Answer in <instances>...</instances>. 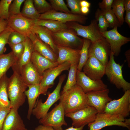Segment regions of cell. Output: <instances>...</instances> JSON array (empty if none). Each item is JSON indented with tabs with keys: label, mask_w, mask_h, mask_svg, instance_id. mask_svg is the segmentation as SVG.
<instances>
[{
	"label": "cell",
	"mask_w": 130,
	"mask_h": 130,
	"mask_svg": "<svg viewBox=\"0 0 130 130\" xmlns=\"http://www.w3.org/2000/svg\"><path fill=\"white\" fill-rule=\"evenodd\" d=\"M59 100L64 107L65 115L75 112L88 106L86 94L77 84L61 94Z\"/></svg>",
	"instance_id": "cell-1"
},
{
	"label": "cell",
	"mask_w": 130,
	"mask_h": 130,
	"mask_svg": "<svg viewBox=\"0 0 130 130\" xmlns=\"http://www.w3.org/2000/svg\"><path fill=\"white\" fill-rule=\"evenodd\" d=\"M13 72L8 78L7 92L11 108L18 109L25 102L26 96L25 93L28 86L20 74L16 71Z\"/></svg>",
	"instance_id": "cell-2"
},
{
	"label": "cell",
	"mask_w": 130,
	"mask_h": 130,
	"mask_svg": "<svg viewBox=\"0 0 130 130\" xmlns=\"http://www.w3.org/2000/svg\"><path fill=\"white\" fill-rule=\"evenodd\" d=\"M114 55L110 52L109 60L106 66L105 74L110 82L119 89H122L124 92L130 90V83L123 77L122 69L123 65H120L115 61Z\"/></svg>",
	"instance_id": "cell-3"
},
{
	"label": "cell",
	"mask_w": 130,
	"mask_h": 130,
	"mask_svg": "<svg viewBox=\"0 0 130 130\" xmlns=\"http://www.w3.org/2000/svg\"><path fill=\"white\" fill-rule=\"evenodd\" d=\"M53 42L59 46L80 50L83 46V39L79 37L72 30L68 28L52 32Z\"/></svg>",
	"instance_id": "cell-4"
},
{
	"label": "cell",
	"mask_w": 130,
	"mask_h": 130,
	"mask_svg": "<svg viewBox=\"0 0 130 130\" xmlns=\"http://www.w3.org/2000/svg\"><path fill=\"white\" fill-rule=\"evenodd\" d=\"M66 75L63 74L59 77L58 84L55 89L52 93L48 94V97L46 101L43 103L42 100L37 101L32 114L38 119L44 117L47 113L51 107L55 103L59 100L60 98V90Z\"/></svg>",
	"instance_id": "cell-5"
},
{
	"label": "cell",
	"mask_w": 130,
	"mask_h": 130,
	"mask_svg": "<svg viewBox=\"0 0 130 130\" xmlns=\"http://www.w3.org/2000/svg\"><path fill=\"white\" fill-rule=\"evenodd\" d=\"M95 19L92 20L89 25L84 26L75 22L66 23L68 28L73 30L77 35L94 42L104 38L100 32Z\"/></svg>",
	"instance_id": "cell-6"
},
{
	"label": "cell",
	"mask_w": 130,
	"mask_h": 130,
	"mask_svg": "<svg viewBox=\"0 0 130 130\" xmlns=\"http://www.w3.org/2000/svg\"><path fill=\"white\" fill-rule=\"evenodd\" d=\"M104 112L124 118L129 116L130 113V90L124 92L120 98L112 100L108 102Z\"/></svg>",
	"instance_id": "cell-7"
},
{
	"label": "cell",
	"mask_w": 130,
	"mask_h": 130,
	"mask_svg": "<svg viewBox=\"0 0 130 130\" xmlns=\"http://www.w3.org/2000/svg\"><path fill=\"white\" fill-rule=\"evenodd\" d=\"M125 119L107 113H98L94 121L88 124V130H100L104 127L113 125L126 128L130 130V127L125 123Z\"/></svg>",
	"instance_id": "cell-8"
},
{
	"label": "cell",
	"mask_w": 130,
	"mask_h": 130,
	"mask_svg": "<svg viewBox=\"0 0 130 130\" xmlns=\"http://www.w3.org/2000/svg\"><path fill=\"white\" fill-rule=\"evenodd\" d=\"M64 107L60 102L43 118L39 120L41 124L52 127L55 130H62L63 125L67 124L64 119Z\"/></svg>",
	"instance_id": "cell-9"
},
{
	"label": "cell",
	"mask_w": 130,
	"mask_h": 130,
	"mask_svg": "<svg viewBox=\"0 0 130 130\" xmlns=\"http://www.w3.org/2000/svg\"><path fill=\"white\" fill-rule=\"evenodd\" d=\"M35 20L26 17L21 14L9 16L8 20L7 27L12 31L29 37L32 33Z\"/></svg>",
	"instance_id": "cell-10"
},
{
	"label": "cell",
	"mask_w": 130,
	"mask_h": 130,
	"mask_svg": "<svg viewBox=\"0 0 130 130\" xmlns=\"http://www.w3.org/2000/svg\"><path fill=\"white\" fill-rule=\"evenodd\" d=\"M70 65V62L66 61L56 66L45 70L43 73L39 84L40 95H46L48 89L54 84V81L56 78L63 71L68 70Z\"/></svg>",
	"instance_id": "cell-11"
},
{
	"label": "cell",
	"mask_w": 130,
	"mask_h": 130,
	"mask_svg": "<svg viewBox=\"0 0 130 130\" xmlns=\"http://www.w3.org/2000/svg\"><path fill=\"white\" fill-rule=\"evenodd\" d=\"M98 112L94 108L89 106L75 112L65 114L72 121V126L78 128L93 122Z\"/></svg>",
	"instance_id": "cell-12"
},
{
	"label": "cell",
	"mask_w": 130,
	"mask_h": 130,
	"mask_svg": "<svg viewBox=\"0 0 130 130\" xmlns=\"http://www.w3.org/2000/svg\"><path fill=\"white\" fill-rule=\"evenodd\" d=\"M109 92L107 88L86 93L88 105L95 108L98 113L104 112L107 104L112 100L109 96Z\"/></svg>",
	"instance_id": "cell-13"
},
{
	"label": "cell",
	"mask_w": 130,
	"mask_h": 130,
	"mask_svg": "<svg viewBox=\"0 0 130 130\" xmlns=\"http://www.w3.org/2000/svg\"><path fill=\"white\" fill-rule=\"evenodd\" d=\"M101 34L109 44L110 52L115 56L119 55L121 46L130 41L129 38L124 36L119 32L117 27L107 31Z\"/></svg>",
	"instance_id": "cell-14"
},
{
	"label": "cell",
	"mask_w": 130,
	"mask_h": 130,
	"mask_svg": "<svg viewBox=\"0 0 130 130\" xmlns=\"http://www.w3.org/2000/svg\"><path fill=\"white\" fill-rule=\"evenodd\" d=\"M110 51V45L104 38L91 42L88 54H91L103 65L105 66L109 61Z\"/></svg>",
	"instance_id": "cell-15"
},
{
	"label": "cell",
	"mask_w": 130,
	"mask_h": 130,
	"mask_svg": "<svg viewBox=\"0 0 130 130\" xmlns=\"http://www.w3.org/2000/svg\"><path fill=\"white\" fill-rule=\"evenodd\" d=\"M105 66L103 65L93 54H88V58L84 66L83 72L91 79H101L105 74Z\"/></svg>",
	"instance_id": "cell-16"
},
{
	"label": "cell",
	"mask_w": 130,
	"mask_h": 130,
	"mask_svg": "<svg viewBox=\"0 0 130 130\" xmlns=\"http://www.w3.org/2000/svg\"><path fill=\"white\" fill-rule=\"evenodd\" d=\"M76 84L86 93L89 92L100 91L108 88L107 85L101 80H92L83 72L77 70Z\"/></svg>",
	"instance_id": "cell-17"
},
{
	"label": "cell",
	"mask_w": 130,
	"mask_h": 130,
	"mask_svg": "<svg viewBox=\"0 0 130 130\" xmlns=\"http://www.w3.org/2000/svg\"><path fill=\"white\" fill-rule=\"evenodd\" d=\"M87 19L84 15L65 13L52 10L46 13L41 14L39 19L52 20L65 23L75 22L83 24Z\"/></svg>",
	"instance_id": "cell-18"
},
{
	"label": "cell",
	"mask_w": 130,
	"mask_h": 130,
	"mask_svg": "<svg viewBox=\"0 0 130 130\" xmlns=\"http://www.w3.org/2000/svg\"><path fill=\"white\" fill-rule=\"evenodd\" d=\"M18 109L11 108L5 119L2 130H27L18 113Z\"/></svg>",
	"instance_id": "cell-19"
},
{
	"label": "cell",
	"mask_w": 130,
	"mask_h": 130,
	"mask_svg": "<svg viewBox=\"0 0 130 130\" xmlns=\"http://www.w3.org/2000/svg\"><path fill=\"white\" fill-rule=\"evenodd\" d=\"M19 73L27 86L39 84L42 78L30 61L22 67Z\"/></svg>",
	"instance_id": "cell-20"
},
{
	"label": "cell",
	"mask_w": 130,
	"mask_h": 130,
	"mask_svg": "<svg viewBox=\"0 0 130 130\" xmlns=\"http://www.w3.org/2000/svg\"><path fill=\"white\" fill-rule=\"evenodd\" d=\"M28 37L32 42L35 51L49 60L53 62H57L58 55L48 45L33 33Z\"/></svg>",
	"instance_id": "cell-21"
},
{
	"label": "cell",
	"mask_w": 130,
	"mask_h": 130,
	"mask_svg": "<svg viewBox=\"0 0 130 130\" xmlns=\"http://www.w3.org/2000/svg\"><path fill=\"white\" fill-rule=\"evenodd\" d=\"M57 46L58 53L57 62L58 65L66 61L70 62L71 65H78L80 50L65 47Z\"/></svg>",
	"instance_id": "cell-22"
},
{
	"label": "cell",
	"mask_w": 130,
	"mask_h": 130,
	"mask_svg": "<svg viewBox=\"0 0 130 130\" xmlns=\"http://www.w3.org/2000/svg\"><path fill=\"white\" fill-rule=\"evenodd\" d=\"M24 50L20 58L11 67L13 71L18 73L22 67L30 60L33 52L35 51L32 42L28 37H26L24 41Z\"/></svg>",
	"instance_id": "cell-23"
},
{
	"label": "cell",
	"mask_w": 130,
	"mask_h": 130,
	"mask_svg": "<svg viewBox=\"0 0 130 130\" xmlns=\"http://www.w3.org/2000/svg\"><path fill=\"white\" fill-rule=\"evenodd\" d=\"M30 61L41 76L45 70L59 65L57 62L49 60L35 51L33 52Z\"/></svg>",
	"instance_id": "cell-24"
},
{
	"label": "cell",
	"mask_w": 130,
	"mask_h": 130,
	"mask_svg": "<svg viewBox=\"0 0 130 130\" xmlns=\"http://www.w3.org/2000/svg\"><path fill=\"white\" fill-rule=\"evenodd\" d=\"M32 32L41 40L48 45L58 56L57 46L53 42L52 32L50 31L44 27L35 25L33 28Z\"/></svg>",
	"instance_id": "cell-25"
},
{
	"label": "cell",
	"mask_w": 130,
	"mask_h": 130,
	"mask_svg": "<svg viewBox=\"0 0 130 130\" xmlns=\"http://www.w3.org/2000/svg\"><path fill=\"white\" fill-rule=\"evenodd\" d=\"M27 86L28 89L25 91V93L27 97L28 104L27 118L30 120L32 110L35 106L37 98L40 95V88L39 84H34Z\"/></svg>",
	"instance_id": "cell-26"
},
{
	"label": "cell",
	"mask_w": 130,
	"mask_h": 130,
	"mask_svg": "<svg viewBox=\"0 0 130 130\" xmlns=\"http://www.w3.org/2000/svg\"><path fill=\"white\" fill-rule=\"evenodd\" d=\"M35 25L44 27L52 32L68 28L66 23L52 20L39 19L35 20Z\"/></svg>",
	"instance_id": "cell-27"
},
{
	"label": "cell",
	"mask_w": 130,
	"mask_h": 130,
	"mask_svg": "<svg viewBox=\"0 0 130 130\" xmlns=\"http://www.w3.org/2000/svg\"><path fill=\"white\" fill-rule=\"evenodd\" d=\"M8 78L6 74L0 80V109L11 108L7 92Z\"/></svg>",
	"instance_id": "cell-28"
},
{
	"label": "cell",
	"mask_w": 130,
	"mask_h": 130,
	"mask_svg": "<svg viewBox=\"0 0 130 130\" xmlns=\"http://www.w3.org/2000/svg\"><path fill=\"white\" fill-rule=\"evenodd\" d=\"M16 61L12 51L0 55V80Z\"/></svg>",
	"instance_id": "cell-29"
},
{
	"label": "cell",
	"mask_w": 130,
	"mask_h": 130,
	"mask_svg": "<svg viewBox=\"0 0 130 130\" xmlns=\"http://www.w3.org/2000/svg\"><path fill=\"white\" fill-rule=\"evenodd\" d=\"M21 14L29 19L36 20L39 19L41 14L38 13L35 8L33 0H26Z\"/></svg>",
	"instance_id": "cell-30"
},
{
	"label": "cell",
	"mask_w": 130,
	"mask_h": 130,
	"mask_svg": "<svg viewBox=\"0 0 130 130\" xmlns=\"http://www.w3.org/2000/svg\"><path fill=\"white\" fill-rule=\"evenodd\" d=\"M83 44L80 50V59L77 67V70L81 71L83 68L88 58L89 50L91 44V41L88 39L83 38Z\"/></svg>",
	"instance_id": "cell-31"
},
{
	"label": "cell",
	"mask_w": 130,
	"mask_h": 130,
	"mask_svg": "<svg viewBox=\"0 0 130 130\" xmlns=\"http://www.w3.org/2000/svg\"><path fill=\"white\" fill-rule=\"evenodd\" d=\"M78 65H71L68 78L64 86L61 94L70 89L76 84L77 71Z\"/></svg>",
	"instance_id": "cell-32"
},
{
	"label": "cell",
	"mask_w": 130,
	"mask_h": 130,
	"mask_svg": "<svg viewBox=\"0 0 130 130\" xmlns=\"http://www.w3.org/2000/svg\"><path fill=\"white\" fill-rule=\"evenodd\" d=\"M124 0H114L111 10L117 18L121 26L124 21V15L125 10Z\"/></svg>",
	"instance_id": "cell-33"
},
{
	"label": "cell",
	"mask_w": 130,
	"mask_h": 130,
	"mask_svg": "<svg viewBox=\"0 0 130 130\" xmlns=\"http://www.w3.org/2000/svg\"><path fill=\"white\" fill-rule=\"evenodd\" d=\"M102 12L108 23L109 27L113 28L115 27H120L121 26L111 9Z\"/></svg>",
	"instance_id": "cell-34"
},
{
	"label": "cell",
	"mask_w": 130,
	"mask_h": 130,
	"mask_svg": "<svg viewBox=\"0 0 130 130\" xmlns=\"http://www.w3.org/2000/svg\"><path fill=\"white\" fill-rule=\"evenodd\" d=\"M34 6L38 13L44 14L53 10L51 5L45 0H33Z\"/></svg>",
	"instance_id": "cell-35"
},
{
	"label": "cell",
	"mask_w": 130,
	"mask_h": 130,
	"mask_svg": "<svg viewBox=\"0 0 130 130\" xmlns=\"http://www.w3.org/2000/svg\"><path fill=\"white\" fill-rule=\"evenodd\" d=\"M95 20L98 22V26L101 33L107 31L109 27L108 23L103 15L102 11L99 9L97 10L95 13Z\"/></svg>",
	"instance_id": "cell-36"
},
{
	"label": "cell",
	"mask_w": 130,
	"mask_h": 130,
	"mask_svg": "<svg viewBox=\"0 0 130 130\" xmlns=\"http://www.w3.org/2000/svg\"><path fill=\"white\" fill-rule=\"evenodd\" d=\"M13 0H1L0 1V19L8 20L9 17V9Z\"/></svg>",
	"instance_id": "cell-37"
},
{
	"label": "cell",
	"mask_w": 130,
	"mask_h": 130,
	"mask_svg": "<svg viewBox=\"0 0 130 130\" xmlns=\"http://www.w3.org/2000/svg\"><path fill=\"white\" fill-rule=\"evenodd\" d=\"M53 10L67 13H71L63 0H49Z\"/></svg>",
	"instance_id": "cell-38"
},
{
	"label": "cell",
	"mask_w": 130,
	"mask_h": 130,
	"mask_svg": "<svg viewBox=\"0 0 130 130\" xmlns=\"http://www.w3.org/2000/svg\"><path fill=\"white\" fill-rule=\"evenodd\" d=\"M12 31L7 27L0 33V55L5 52L6 50L5 45L7 44L9 37Z\"/></svg>",
	"instance_id": "cell-39"
},
{
	"label": "cell",
	"mask_w": 130,
	"mask_h": 130,
	"mask_svg": "<svg viewBox=\"0 0 130 130\" xmlns=\"http://www.w3.org/2000/svg\"><path fill=\"white\" fill-rule=\"evenodd\" d=\"M26 37L16 32L12 31L9 37L7 44L10 47L23 42Z\"/></svg>",
	"instance_id": "cell-40"
},
{
	"label": "cell",
	"mask_w": 130,
	"mask_h": 130,
	"mask_svg": "<svg viewBox=\"0 0 130 130\" xmlns=\"http://www.w3.org/2000/svg\"><path fill=\"white\" fill-rule=\"evenodd\" d=\"M25 0H13L9 9V16L21 14L20 7Z\"/></svg>",
	"instance_id": "cell-41"
},
{
	"label": "cell",
	"mask_w": 130,
	"mask_h": 130,
	"mask_svg": "<svg viewBox=\"0 0 130 130\" xmlns=\"http://www.w3.org/2000/svg\"><path fill=\"white\" fill-rule=\"evenodd\" d=\"M80 0H66L67 5L70 9L71 13L83 15L81 11Z\"/></svg>",
	"instance_id": "cell-42"
},
{
	"label": "cell",
	"mask_w": 130,
	"mask_h": 130,
	"mask_svg": "<svg viewBox=\"0 0 130 130\" xmlns=\"http://www.w3.org/2000/svg\"><path fill=\"white\" fill-rule=\"evenodd\" d=\"M10 47L17 61L20 58L24 52V42L14 45Z\"/></svg>",
	"instance_id": "cell-43"
},
{
	"label": "cell",
	"mask_w": 130,
	"mask_h": 130,
	"mask_svg": "<svg viewBox=\"0 0 130 130\" xmlns=\"http://www.w3.org/2000/svg\"><path fill=\"white\" fill-rule=\"evenodd\" d=\"M114 0H103L98 3L100 9L102 11L111 9Z\"/></svg>",
	"instance_id": "cell-44"
},
{
	"label": "cell",
	"mask_w": 130,
	"mask_h": 130,
	"mask_svg": "<svg viewBox=\"0 0 130 130\" xmlns=\"http://www.w3.org/2000/svg\"><path fill=\"white\" fill-rule=\"evenodd\" d=\"M11 109V108L0 109V130H2L5 119L10 111Z\"/></svg>",
	"instance_id": "cell-45"
},
{
	"label": "cell",
	"mask_w": 130,
	"mask_h": 130,
	"mask_svg": "<svg viewBox=\"0 0 130 130\" xmlns=\"http://www.w3.org/2000/svg\"><path fill=\"white\" fill-rule=\"evenodd\" d=\"M8 21L0 19V33L7 28Z\"/></svg>",
	"instance_id": "cell-46"
},
{
	"label": "cell",
	"mask_w": 130,
	"mask_h": 130,
	"mask_svg": "<svg viewBox=\"0 0 130 130\" xmlns=\"http://www.w3.org/2000/svg\"><path fill=\"white\" fill-rule=\"evenodd\" d=\"M35 130H55L51 126H45L41 124L39 125L35 128Z\"/></svg>",
	"instance_id": "cell-47"
},
{
	"label": "cell",
	"mask_w": 130,
	"mask_h": 130,
	"mask_svg": "<svg viewBox=\"0 0 130 130\" xmlns=\"http://www.w3.org/2000/svg\"><path fill=\"white\" fill-rule=\"evenodd\" d=\"M124 6L126 12L130 11V0H124Z\"/></svg>",
	"instance_id": "cell-48"
},
{
	"label": "cell",
	"mask_w": 130,
	"mask_h": 130,
	"mask_svg": "<svg viewBox=\"0 0 130 130\" xmlns=\"http://www.w3.org/2000/svg\"><path fill=\"white\" fill-rule=\"evenodd\" d=\"M80 4L81 7H85L89 8L91 5V3L85 0H80Z\"/></svg>",
	"instance_id": "cell-49"
},
{
	"label": "cell",
	"mask_w": 130,
	"mask_h": 130,
	"mask_svg": "<svg viewBox=\"0 0 130 130\" xmlns=\"http://www.w3.org/2000/svg\"><path fill=\"white\" fill-rule=\"evenodd\" d=\"M124 21L128 24L129 27H130V11L126 12V15Z\"/></svg>",
	"instance_id": "cell-50"
},
{
	"label": "cell",
	"mask_w": 130,
	"mask_h": 130,
	"mask_svg": "<svg viewBox=\"0 0 130 130\" xmlns=\"http://www.w3.org/2000/svg\"><path fill=\"white\" fill-rule=\"evenodd\" d=\"M80 10L82 14L84 15L88 14L89 11V8L85 7H81Z\"/></svg>",
	"instance_id": "cell-51"
},
{
	"label": "cell",
	"mask_w": 130,
	"mask_h": 130,
	"mask_svg": "<svg viewBox=\"0 0 130 130\" xmlns=\"http://www.w3.org/2000/svg\"><path fill=\"white\" fill-rule=\"evenodd\" d=\"M130 49L128 50L125 53V55L126 58L128 65L129 67H130Z\"/></svg>",
	"instance_id": "cell-52"
},
{
	"label": "cell",
	"mask_w": 130,
	"mask_h": 130,
	"mask_svg": "<svg viewBox=\"0 0 130 130\" xmlns=\"http://www.w3.org/2000/svg\"><path fill=\"white\" fill-rule=\"evenodd\" d=\"M84 126L83 125L78 128H74L72 126L64 130H83Z\"/></svg>",
	"instance_id": "cell-53"
},
{
	"label": "cell",
	"mask_w": 130,
	"mask_h": 130,
	"mask_svg": "<svg viewBox=\"0 0 130 130\" xmlns=\"http://www.w3.org/2000/svg\"><path fill=\"white\" fill-rule=\"evenodd\" d=\"M124 121L125 123L129 126L130 127V119H125Z\"/></svg>",
	"instance_id": "cell-54"
},
{
	"label": "cell",
	"mask_w": 130,
	"mask_h": 130,
	"mask_svg": "<svg viewBox=\"0 0 130 130\" xmlns=\"http://www.w3.org/2000/svg\"></svg>",
	"instance_id": "cell-55"
}]
</instances>
